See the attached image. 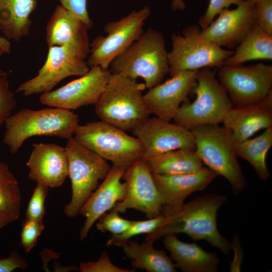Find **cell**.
<instances>
[{
  "mask_svg": "<svg viewBox=\"0 0 272 272\" xmlns=\"http://www.w3.org/2000/svg\"><path fill=\"white\" fill-rule=\"evenodd\" d=\"M226 201L224 195L212 193L184 203L165 216L161 225L147 234L145 240L155 242L168 234L183 233L194 240H206L228 255L232 249L231 242L220 233L217 223L218 211Z\"/></svg>",
  "mask_w": 272,
  "mask_h": 272,
  "instance_id": "1",
  "label": "cell"
},
{
  "mask_svg": "<svg viewBox=\"0 0 272 272\" xmlns=\"http://www.w3.org/2000/svg\"><path fill=\"white\" fill-rule=\"evenodd\" d=\"M145 83L112 74L95 105L101 120L125 131H132L151 114L144 99Z\"/></svg>",
  "mask_w": 272,
  "mask_h": 272,
  "instance_id": "2",
  "label": "cell"
},
{
  "mask_svg": "<svg viewBox=\"0 0 272 272\" xmlns=\"http://www.w3.org/2000/svg\"><path fill=\"white\" fill-rule=\"evenodd\" d=\"M112 74L131 80L142 78L150 89L161 83L169 73L165 39L158 30L149 28L110 64Z\"/></svg>",
  "mask_w": 272,
  "mask_h": 272,
  "instance_id": "3",
  "label": "cell"
},
{
  "mask_svg": "<svg viewBox=\"0 0 272 272\" xmlns=\"http://www.w3.org/2000/svg\"><path fill=\"white\" fill-rule=\"evenodd\" d=\"M40 110L24 108L5 121L3 142L12 154L16 153L28 138L53 136L68 140L79 125L78 115L70 110L56 107Z\"/></svg>",
  "mask_w": 272,
  "mask_h": 272,
  "instance_id": "4",
  "label": "cell"
},
{
  "mask_svg": "<svg viewBox=\"0 0 272 272\" xmlns=\"http://www.w3.org/2000/svg\"><path fill=\"white\" fill-rule=\"evenodd\" d=\"M195 151L208 168L225 178L235 194L241 192L247 181L238 162L231 132L223 125L206 124L191 130Z\"/></svg>",
  "mask_w": 272,
  "mask_h": 272,
  "instance_id": "5",
  "label": "cell"
},
{
  "mask_svg": "<svg viewBox=\"0 0 272 272\" xmlns=\"http://www.w3.org/2000/svg\"><path fill=\"white\" fill-rule=\"evenodd\" d=\"M213 69L197 71L192 91L196 98L192 103L181 105L173 119L174 123L189 130L200 125L222 123L233 105Z\"/></svg>",
  "mask_w": 272,
  "mask_h": 272,
  "instance_id": "6",
  "label": "cell"
},
{
  "mask_svg": "<svg viewBox=\"0 0 272 272\" xmlns=\"http://www.w3.org/2000/svg\"><path fill=\"white\" fill-rule=\"evenodd\" d=\"M74 138L113 166L127 169L142 157L143 148L135 137L102 120L79 125Z\"/></svg>",
  "mask_w": 272,
  "mask_h": 272,
  "instance_id": "7",
  "label": "cell"
},
{
  "mask_svg": "<svg viewBox=\"0 0 272 272\" xmlns=\"http://www.w3.org/2000/svg\"><path fill=\"white\" fill-rule=\"evenodd\" d=\"M69 176L72 185V198L64 208L68 217L74 218L92 193L100 180H103L111 167L106 160L87 148L73 137L67 140Z\"/></svg>",
  "mask_w": 272,
  "mask_h": 272,
  "instance_id": "8",
  "label": "cell"
},
{
  "mask_svg": "<svg viewBox=\"0 0 272 272\" xmlns=\"http://www.w3.org/2000/svg\"><path fill=\"white\" fill-rule=\"evenodd\" d=\"M201 30L199 26L191 25L183 30L182 35H172V50L168 52L171 76L182 71L219 68L233 54L234 51L203 39Z\"/></svg>",
  "mask_w": 272,
  "mask_h": 272,
  "instance_id": "9",
  "label": "cell"
},
{
  "mask_svg": "<svg viewBox=\"0 0 272 272\" xmlns=\"http://www.w3.org/2000/svg\"><path fill=\"white\" fill-rule=\"evenodd\" d=\"M216 76L233 107L257 103L272 96L271 65L224 64L219 68Z\"/></svg>",
  "mask_w": 272,
  "mask_h": 272,
  "instance_id": "10",
  "label": "cell"
},
{
  "mask_svg": "<svg viewBox=\"0 0 272 272\" xmlns=\"http://www.w3.org/2000/svg\"><path fill=\"white\" fill-rule=\"evenodd\" d=\"M150 14L149 7L145 6L117 21L107 23L104 28L106 36H98L90 43L87 61L89 67L108 69L111 61L141 36Z\"/></svg>",
  "mask_w": 272,
  "mask_h": 272,
  "instance_id": "11",
  "label": "cell"
},
{
  "mask_svg": "<svg viewBox=\"0 0 272 272\" xmlns=\"http://www.w3.org/2000/svg\"><path fill=\"white\" fill-rule=\"evenodd\" d=\"M122 179L126 184L124 198L111 210L119 213L133 209L144 213L149 219L162 213V199L147 162L136 160L124 172Z\"/></svg>",
  "mask_w": 272,
  "mask_h": 272,
  "instance_id": "12",
  "label": "cell"
},
{
  "mask_svg": "<svg viewBox=\"0 0 272 272\" xmlns=\"http://www.w3.org/2000/svg\"><path fill=\"white\" fill-rule=\"evenodd\" d=\"M46 59L34 78L22 83L16 92L24 96L51 91L58 83L70 76H82L90 67L84 59L65 48L58 46L48 47Z\"/></svg>",
  "mask_w": 272,
  "mask_h": 272,
  "instance_id": "13",
  "label": "cell"
},
{
  "mask_svg": "<svg viewBox=\"0 0 272 272\" xmlns=\"http://www.w3.org/2000/svg\"><path fill=\"white\" fill-rule=\"evenodd\" d=\"M112 73L96 66L79 79L52 91L43 93L40 102L50 107L67 110L95 105L107 85Z\"/></svg>",
  "mask_w": 272,
  "mask_h": 272,
  "instance_id": "14",
  "label": "cell"
},
{
  "mask_svg": "<svg viewBox=\"0 0 272 272\" xmlns=\"http://www.w3.org/2000/svg\"><path fill=\"white\" fill-rule=\"evenodd\" d=\"M132 132L142 145V158L146 161L177 149H195L191 130L157 116L148 118Z\"/></svg>",
  "mask_w": 272,
  "mask_h": 272,
  "instance_id": "15",
  "label": "cell"
},
{
  "mask_svg": "<svg viewBox=\"0 0 272 272\" xmlns=\"http://www.w3.org/2000/svg\"><path fill=\"white\" fill-rule=\"evenodd\" d=\"M257 24L255 3L243 1L236 9L223 10L216 19L201 30L200 36L220 47L232 49Z\"/></svg>",
  "mask_w": 272,
  "mask_h": 272,
  "instance_id": "16",
  "label": "cell"
},
{
  "mask_svg": "<svg viewBox=\"0 0 272 272\" xmlns=\"http://www.w3.org/2000/svg\"><path fill=\"white\" fill-rule=\"evenodd\" d=\"M197 71L180 72L164 83L149 89L144 95L151 113L170 121L181 103L185 102L196 84Z\"/></svg>",
  "mask_w": 272,
  "mask_h": 272,
  "instance_id": "17",
  "label": "cell"
},
{
  "mask_svg": "<svg viewBox=\"0 0 272 272\" xmlns=\"http://www.w3.org/2000/svg\"><path fill=\"white\" fill-rule=\"evenodd\" d=\"M88 27L78 17L57 6L46 27L48 47L58 46L85 59L90 52Z\"/></svg>",
  "mask_w": 272,
  "mask_h": 272,
  "instance_id": "18",
  "label": "cell"
},
{
  "mask_svg": "<svg viewBox=\"0 0 272 272\" xmlns=\"http://www.w3.org/2000/svg\"><path fill=\"white\" fill-rule=\"evenodd\" d=\"M152 175L162 199V213L165 216L177 210L189 195L204 190L217 176L204 166L191 173L171 175L152 173Z\"/></svg>",
  "mask_w": 272,
  "mask_h": 272,
  "instance_id": "19",
  "label": "cell"
},
{
  "mask_svg": "<svg viewBox=\"0 0 272 272\" xmlns=\"http://www.w3.org/2000/svg\"><path fill=\"white\" fill-rule=\"evenodd\" d=\"M126 169L113 165L101 184L81 208L79 215L86 218L80 231L81 241L87 238L93 225L102 216L124 198L127 186L125 182L121 180Z\"/></svg>",
  "mask_w": 272,
  "mask_h": 272,
  "instance_id": "20",
  "label": "cell"
},
{
  "mask_svg": "<svg viewBox=\"0 0 272 272\" xmlns=\"http://www.w3.org/2000/svg\"><path fill=\"white\" fill-rule=\"evenodd\" d=\"M26 166L31 180L49 188L59 187L69 176L66 148L55 144L35 143Z\"/></svg>",
  "mask_w": 272,
  "mask_h": 272,
  "instance_id": "21",
  "label": "cell"
},
{
  "mask_svg": "<svg viewBox=\"0 0 272 272\" xmlns=\"http://www.w3.org/2000/svg\"><path fill=\"white\" fill-rule=\"evenodd\" d=\"M235 144L249 139L262 129L272 126V96L253 104L233 107L222 122Z\"/></svg>",
  "mask_w": 272,
  "mask_h": 272,
  "instance_id": "22",
  "label": "cell"
},
{
  "mask_svg": "<svg viewBox=\"0 0 272 272\" xmlns=\"http://www.w3.org/2000/svg\"><path fill=\"white\" fill-rule=\"evenodd\" d=\"M162 238L165 247L175 261L176 267L184 272H216L220 259L214 253L205 251L195 243H188L178 239L175 234Z\"/></svg>",
  "mask_w": 272,
  "mask_h": 272,
  "instance_id": "23",
  "label": "cell"
},
{
  "mask_svg": "<svg viewBox=\"0 0 272 272\" xmlns=\"http://www.w3.org/2000/svg\"><path fill=\"white\" fill-rule=\"evenodd\" d=\"M37 4V0H0V29L6 38L18 41L29 33Z\"/></svg>",
  "mask_w": 272,
  "mask_h": 272,
  "instance_id": "24",
  "label": "cell"
},
{
  "mask_svg": "<svg viewBox=\"0 0 272 272\" xmlns=\"http://www.w3.org/2000/svg\"><path fill=\"white\" fill-rule=\"evenodd\" d=\"M154 241L146 240L142 243L129 240L120 247L131 260L133 268L148 272H175V264L165 251L155 249Z\"/></svg>",
  "mask_w": 272,
  "mask_h": 272,
  "instance_id": "25",
  "label": "cell"
},
{
  "mask_svg": "<svg viewBox=\"0 0 272 272\" xmlns=\"http://www.w3.org/2000/svg\"><path fill=\"white\" fill-rule=\"evenodd\" d=\"M146 161L152 173L160 175L191 173L203 167L195 149H177L154 157Z\"/></svg>",
  "mask_w": 272,
  "mask_h": 272,
  "instance_id": "26",
  "label": "cell"
},
{
  "mask_svg": "<svg viewBox=\"0 0 272 272\" xmlns=\"http://www.w3.org/2000/svg\"><path fill=\"white\" fill-rule=\"evenodd\" d=\"M258 59H272V35L257 24L238 45L224 64L238 65Z\"/></svg>",
  "mask_w": 272,
  "mask_h": 272,
  "instance_id": "27",
  "label": "cell"
},
{
  "mask_svg": "<svg viewBox=\"0 0 272 272\" xmlns=\"http://www.w3.org/2000/svg\"><path fill=\"white\" fill-rule=\"evenodd\" d=\"M21 200L17 178L9 166L0 161V229L19 219Z\"/></svg>",
  "mask_w": 272,
  "mask_h": 272,
  "instance_id": "28",
  "label": "cell"
},
{
  "mask_svg": "<svg viewBox=\"0 0 272 272\" xmlns=\"http://www.w3.org/2000/svg\"><path fill=\"white\" fill-rule=\"evenodd\" d=\"M271 146L272 126H270L258 137L235 144V151L237 157L247 161L258 177L265 181L270 176L266 160Z\"/></svg>",
  "mask_w": 272,
  "mask_h": 272,
  "instance_id": "29",
  "label": "cell"
},
{
  "mask_svg": "<svg viewBox=\"0 0 272 272\" xmlns=\"http://www.w3.org/2000/svg\"><path fill=\"white\" fill-rule=\"evenodd\" d=\"M165 218V215L161 213L156 217L147 220L133 221L131 226L123 233L118 235H112L106 245L108 247H120L135 236L151 233L161 225Z\"/></svg>",
  "mask_w": 272,
  "mask_h": 272,
  "instance_id": "30",
  "label": "cell"
},
{
  "mask_svg": "<svg viewBox=\"0 0 272 272\" xmlns=\"http://www.w3.org/2000/svg\"><path fill=\"white\" fill-rule=\"evenodd\" d=\"M49 187L37 183L29 201L25 218L38 222H43L45 215L44 202Z\"/></svg>",
  "mask_w": 272,
  "mask_h": 272,
  "instance_id": "31",
  "label": "cell"
},
{
  "mask_svg": "<svg viewBox=\"0 0 272 272\" xmlns=\"http://www.w3.org/2000/svg\"><path fill=\"white\" fill-rule=\"evenodd\" d=\"M133 221L123 219L119 215V213L111 210L110 213H106L98 219L96 227L101 232H109L112 235H118L126 230Z\"/></svg>",
  "mask_w": 272,
  "mask_h": 272,
  "instance_id": "32",
  "label": "cell"
},
{
  "mask_svg": "<svg viewBox=\"0 0 272 272\" xmlns=\"http://www.w3.org/2000/svg\"><path fill=\"white\" fill-rule=\"evenodd\" d=\"M16 106L14 93L10 88L8 74L0 76V127Z\"/></svg>",
  "mask_w": 272,
  "mask_h": 272,
  "instance_id": "33",
  "label": "cell"
},
{
  "mask_svg": "<svg viewBox=\"0 0 272 272\" xmlns=\"http://www.w3.org/2000/svg\"><path fill=\"white\" fill-rule=\"evenodd\" d=\"M20 243L26 252H30L45 228L43 222L25 218L22 225Z\"/></svg>",
  "mask_w": 272,
  "mask_h": 272,
  "instance_id": "34",
  "label": "cell"
},
{
  "mask_svg": "<svg viewBox=\"0 0 272 272\" xmlns=\"http://www.w3.org/2000/svg\"><path fill=\"white\" fill-rule=\"evenodd\" d=\"M79 270L81 272H134L135 269H124L117 267L111 261L108 252L104 251L97 261L81 262Z\"/></svg>",
  "mask_w": 272,
  "mask_h": 272,
  "instance_id": "35",
  "label": "cell"
},
{
  "mask_svg": "<svg viewBox=\"0 0 272 272\" xmlns=\"http://www.w3.org/2000/svg\"><path fill=\"white\" fill-rule=\"evenodd\" d=\"M243 1V0H210L207 11L199 19V27L201 29L206 28L223 10L228 9L231 5L238 6Z\"/></svg>",
  "mask_w": 272,
  "mask_h": 272,
  "instance_id": "36",
  "label": "cell"
},
{
  "mask_svg": "<svg viewBox=\"0 0 272 272\" xmlns=\"http://www.w3.org/2000/svg\"><path fill=\"white\" fill-rule=\"evenodd\" d=\"M255 4L257 24L272 35V0H258Z\"/></svg>",
  "mask_w": 272,
  "mask_h": 272,
  "instance_id": "37",
  "label": "cell"
},
{
  "mask_svg": "<svg viewBox=\"0 0 272 272\" xmlns=\"http://www.w3.org/2000/svg\"><path fill=\"white\" fill-rule=\"evenodd\" d=\"M58 1L62 7L83 20L88 28L92 27L93 22L88 12L87 0Z\"/></svg>",
  "mask_w": 272,
  "mask_h": 272,
  "instance_id": "38",
  "label": "cell"
},
{
  "mask_svg": "<svg viewBox=\"0 0 272 272\" xmlns=\"http://www.w3.org/2000/svg\"><path fill=\"white\" fill-rule=\"evenodd\" d=\"M28 267L27 260L16 251H13L8 257L0 259V272H11L18 268L26 270Z\"/></svg>",
  "mask_w": 272,
  "mask_h": 272,
  "instance_id": "39",
  "label": "cell"
},
{
  "mask_svg": "<svg viewBox=\"0 0 272 272\" xmlns=\"http://www.w3.org/2000/svg\"><path fill=\"white\" fill-rule=\"evenodd\" d=\"M232 249L234 250L235 255L233 261L230 264V271H240V265L243 258V252L240 244L239 238L235 236L231 242Z\"/></svg>",
  "mask_w": 272,
  "mask_h": 272,
  "instance_id": "40",
  "label": "cell"
},
{
  "mask_svg": "<svg viewBox=\"0 0 272 272\" xmlns=\"http://www.w3.org/2000/svg\"><path fill=\"white\" fill-rule=\"evenodd\" d=\"M11 52V44L7 38L0 36V56Z\"/></svg>",
  "mask_w": 272,
  "mask_h": 272,
  "instance_id": "41",
  "label": "cell"
},
{
  "mask_svg": "<svg viewBox=\"0 0 272 272\" xmlns=\"http://www.w3.org/2000/svg\"><path fill=\"white\" fill-rule=\"evenodd\" d=\"M172 7L173 10H182L185 7V5L182 0H173Z\"/></svg>",
  "mask_w": 272,
  "mask_h": 272,
  "instance_id": "42",
  "label": "cell"
},
{
  "mask_svg": "<svg viewBox=\"0 0 272 272\" xmlns=\"http://www.w3.org/2000/svg\"><path fill=\"white\" fill-rule=\"evenodd\" d=\"M6 73V72H4L3 70H0V76H2L4 74H5Z\"/></svg>",
  "mask_w": 272,
  "mask_h": 272,
  "instance_id": "43",
  "label": "cell"
},
{
  "mask_svg": "<svg viewBox=\"0 0 272 272\" xmlns=\"http://www.w3.org/2000/svg\"><path fill=\"white\" fill-rule=\"evenodd\" d=\"M243 1H250L253 2L254 3H255V2H256L258 0H243Z\"/></svg>",
  "mask_w": 272,
  "mask_h": 272,
  "instance_id": "44",
  "label": "cell"
}]
</instances>
